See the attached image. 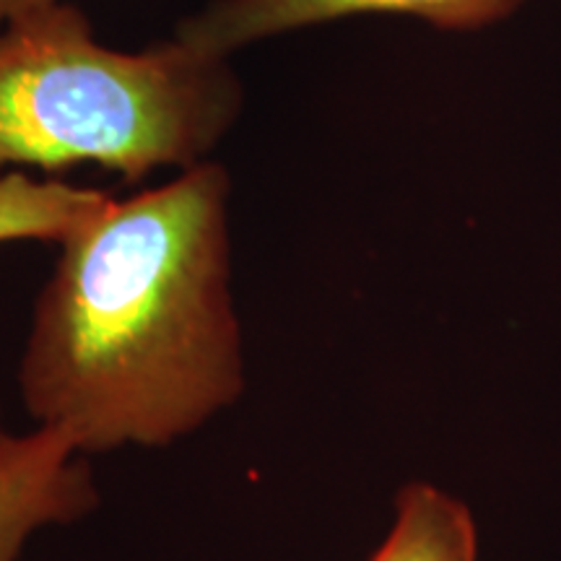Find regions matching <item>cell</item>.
Here are the masks:
<instances>
[{"label": "cell", "mask_w": 561, "mask_h": 561, "mask_svg": "<svg viewBox=\"0 0 561 561\" xmlns=\"http://www.w3.org/2000/svg\"><path fill=\"white\" fill-rule=\"evenodd\" d=\"M520 0H210L174 24V37L195 50L231 58L244 47L359 13H405L442 30H476Z\"/></svg>", "instance_id": "3957f363"}, {"label": "cell", "mask_w": 561, "mask_h": 561, "mask_svg": "<svg viewBox=\"0 0 561 561\" xmlns=\"http://www.w3.org/2000/svg\"><path fill=\"white\" fill-rule=\"evenodd\" d=\"M110 201L107 193L94 187L9 170L0 174V244L26 240L60 244Z\"/></svg>", "instance_id": "8992f818"}, {"label": "cell", "mask_w": 561, "mask_h": 561, "mask_svg": "<svg viewBox=\"0 0 561 561\" xmlns=\"http://www.w3.org/2000/svg\"><path fill=\"white\" fill-rule=\"evenodd\" d=\"M53 3H60V0H0V24Z\"/></svg>", "instance_id": "52a82bcc"}, {"label": "cell", "mask_w": 561, "mask_h": 561, "mask_svg": "<svg viewBox=\"0 0 561 561\" xmlns=\"http://www.w3.org/2000/svg\"><path fill=\"white\" fill-rule=\"evenodd\" d=\"M244 110L231 58L172 34L115 50L70 0L0 24V167H100L140 182L210 159Z\"/></svg>", "instance_id": "7a4b0ae2"}, {"label": "cell", "mask_w": 561, "mask_h": 561, "mask_svg": "<svg viewBox=\"0 0 561 561\" xmlns=\"http://www.w3.org/2000/svg\"><path fill=\"white\" fill-rule=\"evenodd\" d=\"M96 504L87 455L66 432L13 434L0 419V561H16L34 530L79 523Z\"/></svg>", "instance_id": "277c9868"}, {"label": "cell", "mask_w": 561, "mask_h": 561, "mask_svg": "<svg viewBox=\"0 0 561 561\" xmlns=\"http://www.w3.org/2000/svg\"><path fill=\"white\" fill-rule=\"evenodd\" d=\"M369 561H479V525L450 491L409 481L396 494L392 525Z\"/></svg>", "instance_id": "5b68a950"}, {"label": "cell", "mask_w": 561, "mask_h": 561, "mask_svg": "<svg viewBox=\"0 0 561 561\" xmlns=\"http://www.w3.org/2000/svg\"><path fill=\"white\" fill-rule=\"evenodd\" d=\"M231 180L208 159L70 231L32 310L21 401L79 453L167 447L244 392Z\"/></svg>", "instance_id": "6da1fadb"}]
</instances>
